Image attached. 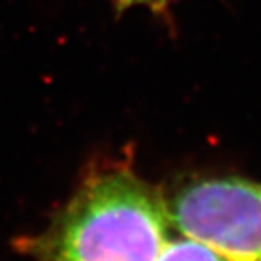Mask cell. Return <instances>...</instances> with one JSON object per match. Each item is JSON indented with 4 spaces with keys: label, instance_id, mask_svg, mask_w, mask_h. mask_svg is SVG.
Listing matches in <instances>:
<instances>
[{
    "label": "cell",
    "instance_id": "obj_1",
    "mask_svg": "<svg viewBox=\"0 0 261 261\" xmlns=\"http://www.w3.org/2000/svg\"><path fill=\"white\" fill-rule=\"evenodd\" d=\"M173 230L169 201L129 162L87 173L50 225L27 241L38 261H156Z\"/></svg>",
    "mask_w": 261,
    "mask_h": 261
},
{
    "label": "cell",
    "instance_id": "obj_2",
    "mask_svg": "<svg viewBox=\"0 0 261 261\" xmlns=\"http://www.w3.org/2000/svg\"><path fill=\"white\" fill-rule=\"evenodd\" d=\"M173 230L225 261H261V182L242 176L197 178L167 198Z\"/></svg>",
    "mask_w": 261,
    "mask_h": 261
},
{
    "label": "cell",
    "instance_id": "obj_3",
    "mask_svg": "<svg viewBox=\"0 0 261 261\" xmlns=\"http://www.w3.org/2000/svg\"><path fill=\"white\" fill-rule=\"evenodd\" d=\"M156 261H225L214 250L191 238L170 239Z\"/></svg>",
    "mask_w": 261,
    "mask_h": 261
},
{
    "label": "cell",
    "instance_id": "obj_4",
    "mask_svg": "<svg viewBox=\"0 0 261 261\" xmlns=\"http://www.w3.org/2000/svg\"><path fill=\"white\" fill-rule=\"evenodd\" d=\"M176 0H112V4L118 11H124L129 8H136V7H143V8H150L154 13L164 11L169 8Z\"/></svg>",
    "mask_w": 261,
    "mask_h": 261
}]
</instances>
